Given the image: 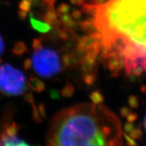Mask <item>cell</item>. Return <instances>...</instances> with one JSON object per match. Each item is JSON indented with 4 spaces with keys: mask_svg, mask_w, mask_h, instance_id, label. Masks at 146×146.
Masks as SVG:
<instances>
[{
    "mask_svg": "<svg viewBox=\"0 0 146 146\" xmlns=\"http://www.w3.org/2000/svg\"><path fill=\"white\" fill-rule=\"evenodd\" d=\"M87 35L79 47L89 64L99 58L114 72L146 73V0H101L84 3Z\"/></svg>",
    "mask_w": 146,
    "mask_h": 146,
    "instance_id": "obj_1",
    "label": "cell"
},
{
    "mask_svg": "<svg viewBox=\"0 0 146 146\" xmlns=\"http://www.w3.org/2000/svg\"><path fill=\"white\" fill-rule=\"evenodd\" d=\"M49 145H119L123 144L120 118L104 106L82 104L54 116L47 137Z\"/></svg>",
    "mask_w": 146,
    "mask_h": 146,
    "instance_id": "obj_2",
    "label": "cell"
},
{
    "mask_svg": "<svg viewBox=\"0 0 146 146\" xmlns=\"http://www.w3.org/2000/svg\"><path fill=\"white\" fill-rule=\"evenodd\" d=\"M34 50L31 58L32 67L38 75L48 78L61 72L62 62L56 50L43 46Z\"/></svg>",
    "mask_w": 146,
    "mask_h": 146,
    "instance_id": "obj_3",
    "label": "cell"
},
{
    "mask_svg": "<svg viewBox=\"0 0 146 146\" xmlns=\"http://www.w3.org/2000/svg\"><path fill=\"white\" fill-rule=\"evenodd\" d=\"M26 90V78L21 70L8 64L0 65V92L19 96Z\"/></svg>",
    "mask_w": 146,
    "mask_h": 146,
    "instance_id": "obj_4",
    "label": "cell"
},
{
    "mask_svg": "<svg viewBox=\"0 0 146 146\" xmlns=\"http://www.w3.org/2000/svg\"><path fill=\"white\" fill-rule=\"evenodd\" d=\"M18 126L12 123L5 125V127L0 134V145H28L29 143L24 141L17 136Z\"/></svg>",
    "mask_w": 146,
    "mask_h": 146,
    "instance_id": "obj_5",
    "label": "cell"
},
{
    "mask_svg": "<svg viewBox=\"0 0 146 146\" xmlns=\"http://www.w3.org/2000/svg\"><path fill=\"white\" fill-rule=\"evenodd\" d=\"M30 22L33 28L40 33H47L50 31L52 29L50 24L46 23L45 21L42 22L36 19L32 16V14H31Z\"/></svg>",
    "mask_w": 146,
    "mask_h": 146,
    "instance_id": "obj_6",
    "label": "cell"
},
{
    "mask_svg": "<svg viewBox=\"0 0 146 146\" xmlns=\"http://www.w3.org/2000/svg\"><path fill=\"white\" fill-rule=\"evenodd\" d=\"M44 21L50 25H59L58 20V14L54 10V7H47V11L43 16Z\"/></svg>",
    "mask_w": 146,
    "mask_h": 146,
    "instance_id": "obj_7",
    "label": "cell"
},
{
    "mask_svg": "<svg viewBox=\"0 0 146 146\" xmlns=\"http://www.w3.org/2000/svg\"><path fill=\"white\" fill-rule=\"evenodd\" d=\"M31 87L34 89L35 91H38V92H41L45 89V84L43 82L39 81L36 78H31L30 81H29Z\"/></svg>",
    "mask_w": 146,
    "mask_h": 146,
    "instance_id": "obj_8",
    "label": "cell"
},
{
    "mask_svg": "<svg viewBox=\"0 0 146 146\" xmlns=\"http://www.w3.org/2000/svg\"><path fill=\"white\" fill-rule=\"evenodd\" d=\"M33 3L30 0H22L19 3L20 10L25 11L28 13V12L31 10L32 8Z\"/></svg>",
    "mask_w": 146,
    "mask_h": 146,
    "instance_id": "obj_9",
    "label": "cell"
},
{
    "mask_svg": "<svg viewBox=\"0 0 146 146\" xmlns=\"http://www.w3.org/2000/svg\"><path fill=\"white\" fill-rule=\"evenodd\" d=\"M70 7L69 6L68 4L66 3H61L59 6L58 7L57 11H56V13H57L58 16H61L63 15V14H67L70 10Z\"/></svg>",
    "mask_w": 146,
    "mask_h": 146,
    "instance_id": "obj_10",
    "label": "cell"
},
{
    "mask_svg": "<svg viewBox=\"0 0 146 146\" xmlns=\"http://www.w3.org/2000/svg\"><path fill=\"white\" fill-rule=\"evenodd\" d=\"M26 50L27 47L23 43H18L17 44L15 45V47H14L13 52H14V54L20 55L23 54L24 52H26Z\"/></svg>",
    "mask_w": 146,
    "mask_h": 146,
    "instance_id": "obj_11",
    "label": "cell"
},
{
    "mask_svg": "<svg viewBox=\"0 0 146 146\" xmlns=\"http://www.w3.org/2000/svg\"><path fill=\"white\" fill-rule=\"evenodd\" d=\"M4 51V42L3 41L2 37L0 35V56L2 55Z\"/></svg>",
    "mask_w": 146,
    "mask_h": 146,
    "instance_id": "obj_12",
    "label": "cell"
},
{
    "mask_svg": "<svg viewBox=\"0 0 146 146\" xmlns=\"http://www.w3.org/2000/svg\"><path fill=\"white\" fill-rule=\"evenodd\" d=\"M56 0H43L44 3H45L47 5V7H54L55 1Z\"/></svg>",
    "mask_w": 146,
    "mask_h": 146,
    "instance_id": "obj_13",
    "label": "cell"
},
{
    "mask_svg": "<svg viewBox=\"0 0 146 146\" xmlns=\"http://www.w3.org/2000/svg\"><path fill=\"white\" fill-rule=\"evenodd\" d=\"M32 67V63H31V60L28 59L25 62V68L26 69H29Z\"/></svg>",
    "mask_w": 146,
    "mask_h": 146,
    "instance_id": "obj_14",
    "label": "cell"
},
{
    "mask_svg": "<svg viewBox=\"0 0 146 146\" xmlns=\"http://www.w3.org/2000/svg\"><path fill=\"white\" fill-rule=\"evenodd\" d=\"M70 1L73 3V4L80 5L81 3L83 2L84 0H70Z\"/></svg>",
    "mask_w": 146,
    "mask_h": 146,
    "instance_id": "obj_15",
    "label": "cell"
},
{
    "mask_svg": "<svg viewBox=\"0 0 146 146\" xmlns=\"http://www.w3.org/2000/svg\"><path fill=\"white\" fill-rule=\"evenodd\" d=\"M31 1L33 4H36V3H38V2L39 1V0H30Z\"/></svg>",
    "mask_w": 146,
    "mask_h": 146,
    "instance_id": "obj_16",
    "label": "cell"
},
{
    "mask_svg": "<svg viewBox=\"0 0 146 146\" xmlns=\"http://www.w3.org/2000/svg\"><path fill=\"white\" fill-rule=\"evenodd\" d=\"M144 125H145V129H146V116H145V121H144Z\"/></svg>",
    "mask_w": 146,
    "mask_h": 146,
    "instance_id": "obj_17",
    "label": "cell"
}]
</instances>
